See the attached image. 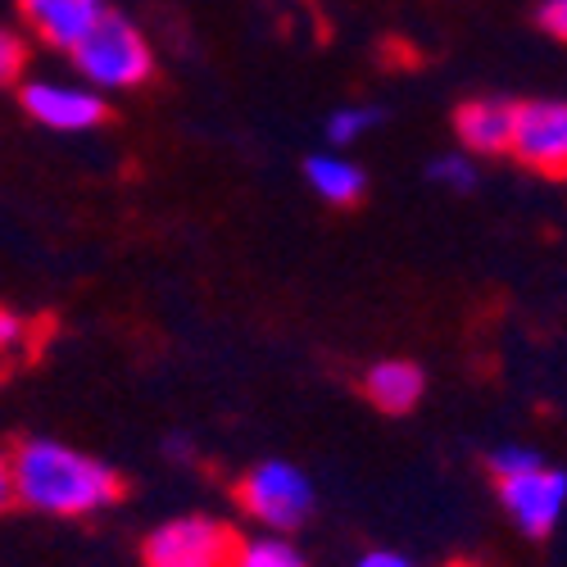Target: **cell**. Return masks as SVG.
I'll use <instances>...</instances> for the list:
<instances>
[{
    "mask_svg": "<svg viewBox=\"0 0 567 567\" xmlns=\"http://www.w3.org/2000/svg\"><path fill=\"white\" fill-rule=\"evenodd\" d=\"M69 55L82 82H91L96 91H132L155 78V51L146 32L123 14H105Z\"/></svg>",
    "mask_w": 567,
    "mask_h": 567,
    "instance_id": "2",
    "label": "cell"
},
{
    "mask_svg": "<svg viewBox=\"0 0 567 567\" xmlns=\"http://www.w3.org/2000/svg\"><path fill=\"white\" fill-rule=\"evenodd\" d=\"M427 173H432V182L450 186V192H467V186L477 182V155H467V151H450V155H436Z\"/></svg>",
    "mask_w": 567,
    "mask_h": 567,
    "instance_id": "14",
    "label": "cell"
},
{
    "mask_svg": "<svg viewBox=\"0 0 567 567\" xmlns=\"http://www.w3.org/2000/svg\"><path fill=\"white\" fill-rule=\"evenodd\" d=\"M359 567H413V563L404 554H395V549H368L359 558Z\"/></svg>",
    "mask_w": 567,
    "mask_h": 567,
    "instance_id": "19",
    "label": "cell"
},
{
    "mask_svg": "<svg viewBox=\"0 0 567 567\" xmlns=\"http://www.w3.org/2000/svg\"><path fill=\"white\" fill-rule=\"evenodd\" d=\"M6 504H23L55 517H82L123 499V477L73 445L60 441H19L0 472Z\"/></svg>",
    "mask_w": 567,
    "mask_h": 567,
    "instance_id": "1",
    "label": "cell"
},
{
    "mask_svg": "<svg viewBox=\"0 0 567 567\" xmlns=\"http://www.w3.org/2000/svg\"><path fill=\"white\" fill-rule=\"evenodd\" d=\"M305 182H309V192L318 200H327V205H354L368 192L363 168L354 159H346V155H332V151L305 159Z\"/></svg>",
    "mask_w": 567,
    "mask_h": 567,
    "instance_id": "11",
    "label": "cell"
},
{
    "mask_svg": "<svg viewBox=\"0 0 567 567\" xmlns=\"http://www.w3.org/2000/svg\"><path fill=\"white\" fill-rule=\"evenodd\" d=\"M517 164L545 177H567V101H523L513 127Z\"/></svg>",
    "mask_w": 567,
    "mask_h": 567,
    "instance_id": "6",
    "label": "cell"
},
{
    "mask_svg": "<svg viewBox=\"0 0 567 567\" xmlns=\"http://www.w3.org/2000/svg\"><path fill=\"white\" fill-rule=\"evenodd\" d=\"M32 341V322L19 318L14 309L0 313V350H6V359H19V346Z\"/></svg>",
    "mask_w": 567,
    "mask_h": 567,
    "instance_id": "16",
    "label": "cell"
},
{
    "mask_svg": "<svg viewBox=\"0 0 567 567\" xmlns=\"http://www.w3.org/2000/svg\"><path fill=\"white\" fill-rule=\"evenodd\" d=\"M540 28L558 41H567V0H545L540 6Z\"/></svg>",
    "mask_w": 567,
    "mask_h": 567,
    "instance_id": "18",
    "label": "cell"
},
{
    "mask_svg": "<svg viewBox=\"0 0 567 567\" xmlns=\"http://www.w3.org/2000/svg\"><path fill=\"white\" fill-rule=\"evenodd\" d=\"M495 486H499V499L517 523V532H527L532 540H545L558 527L563 504H567V472L536 467V472H523V477H504Z\"/></svg>",
    "mask_w": 567,
    "mask_h": 567,
    "instance_id": "7",
    "label": "cell"
},
{
    "mask_svg": "<svg viewBox=\"0 0 567 567\" xmlns=\"http://www.w3.org/2000/svg\"><path fill=\"white\" fill-rule=\"evenodd\" d=\"M19 105L32 123L51 132H91L105 123V96L91 82H45L32 78L19 86Z\"/></svg>",
    "mask_w": 567,
    "mask_h": 567,
    "instance_id": "5",
    "label": "cell"
},
{
    "mask_svg": "<svg viewBox=\"0 0 567 567\" xmlns=\"http://www.w3.org/2000/svg\"><path fill=\"white\" fill-rule=\"evenodd\" d=\"M14 6H19L23 23L41 41H51L55 51H73V45L110 14L101 0H14Z\"/></svg>",
    "mask_w": 567,
    "mask_h": 567,
    "instance_id": "8",
    "label": "cell"
},
{
    "mask_svg": "<svg viewBox=\"0 0 567 567\" xmlns=\"http://www.w3.org/2000/svg\"><path fill=\"white\" fill-rule=\"evenodd\" d=\"M241 540L214 517H173L141 545L146 567H236Z\"/></svg>",
    "mask_w": 567,
    "mask_h": 567,
    "instance_id": "3",
    "label": "cell"
},
{
    "mask_svg": "<svg viewBox=\"0 0 567 567\" xmlns=\"http://www.w3.org/2000/svg\"><path fill=\"white\" fill-rule=\"evenodd\" d=\"M491 472H495V482H504V477H523V472H536V467H545V458L536 454V450H523V445H499V450H491Z\"/></svg>",
    "mask_w": 567,
    "mask_h": 567,
    "instance_id": "15",
    "label": "cell"
},
{
    "mask_svg": "<svg viewBox=\"0 0 567 567\" xmlns=\"http://www.w3.org/2000/svg\"><path fill=\"white\" fill-rule=\"evenodd\" d=\"M377 123H382V114L372 105H341V110L327 114V141H332V146H354V141H363Z\"/></svg>",
    "mask_w": 567,
    "mask_h": 567,
    "instance_id": "12",
    "label": "cell"
},
{
    "mask_svg": "<svg viewBox=\"0 0 567 567\" xmlns=\"http://www.w3.org/2000/svg\"><path fill=\"white\" fill-rule=\"evenodd\" d=\"M236 567H309L281 536H259V540H241Z\"/></svg>",
    "mask_w": 567,
    "mask_h": 567,
    "instance_id": "13",
    "label": "cell"
},
{
    "mask_svg": "<svg viewBox=\"0 0 567 567\" xmlns=\"http://www.w3.org/2000/svg\"><path fill=\"white\" fill-rule=\"evenodd\" d=\"M513 127H517V105L513 101H467L454 114L458 146L467 155H508L513 151Z\"/></svg>",
    "mask_w": 567,
    "mask_h": 567,
    "instance_id": "9",
    "label": "cell"
},
{
    "mask_svg": "<svg viewBox=\"0 0 567 567\" xmlns=\"http://www.w3.org/2000/svg\"><path fill=\"white\" fill-rule=\"evenodd\" d=\"M236 499L250 508V517H259V523L272 532H296L313 513L309 477L296 463H281V458H268L255 472H246L241 486H236Z\"/></svg>",
    "mask_w": 567,
    "mask_h": 567,
    "instance_id": "4",
    "label": "cell"
},
{
    "mask_svg": "<svg viewBox=\"0 0 567 567\" xmlns=\"http://www.w3.org/2000/svg\"><path fill=\"white\" fill-rule=\"evenodd\" d=\"M422 391H427V377L409 359H382L363 377V395L382 413H409L422 400Z\"/></svg>",
    "mask_w": 567,
    "mask_h": 567,
    "instance_id": "10",
    "label": "cell"
},
{
    "mask_svg": "<svg viewBox=\"0 0 567 567\" xmlns=\"http://www.w3.org/2000/svg\"><path fill=\"white\" fill-rule=\"evenodd\" d=\"M19 73H23V37L6 28V32H0V78L14 86Z\"/></svg>",
    "mask_w": 567,
    "mask_h": 567,
    "instance_id": "17",
    "label": "cell"
}]
</instances>
